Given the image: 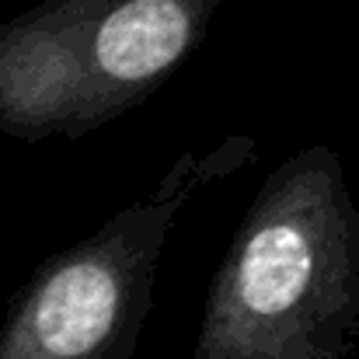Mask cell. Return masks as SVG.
<instances>
[{
    "label": "cell",
    "instance_id": "cell-1",
    "mask_svg": "<svg viewBox=\"0 0 359 359\" xmlns=\"http://www.w3.org/2000/svg\"><path fill=\"white\" fill-rule=\"evenodd\" d=\"M359 206L342 161L314 143L255 192L210 283L192 359H353Z\"/></svg>",
    "mask_w": 359,
    "mask_h": 359
},
{
    "label": "cell",
    "instance_id": "cell-2",
    "mask_svg": "<svg viewBox=\"0 0 359 359\" xmlns=\"http://www.w3.org/2000/svg\"><path fill=\"white\" fill-rule=\"evenodd\" d=\"M220 0H42L0 25V133L77 140L164 88Z\"/></svg>",
    "mask_w": 359,
    "mask_h": 359
},
{
    "label": "cell",
    "instance_id": "cell-3",
    "mask_svg": "<svg viewBox=\"0 0 359 359\" xmlns=\"http://www.w3.org/2000/svg\"><path fill=\"white\" fill-rule=\"evenodd\" d=\"M255 157L251 136L185 150L154 192L122 206L77 244L49 255L14 293L0 359H133L154 307L157 265L178 213Z\"/></svg>",
    "mask_w": 359,
    "mask_h": 359
}]
</instances>
